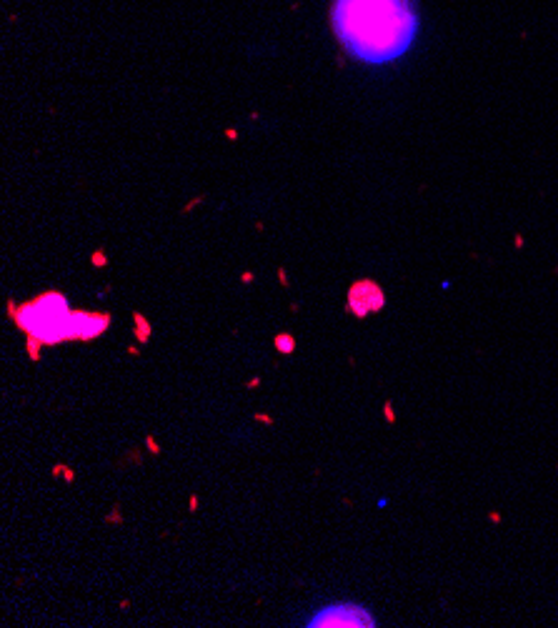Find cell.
<instances>
[{
    "mask_svg": "<svg viewBox=\"0 0 558 628\" xmlns=\"http://www.w3.org/2000/svg\"><path fill=\"white\" fill-rule=\"evenodd\" d=\"M16 323L31 336V343L56 346L73 341V313L61 293H43L16 311Z\"/></svg>",
    "mask_w": 558,
    "mask_h": 628,
    "instance_id": "2",
    "label": "cell"
},
{
    "mask_svg": "<svg viewBox=\"0 0 558 628\" xmlns=\"http://www.w3.org/2000/svg\"><path fill=\"white\" fill-rule=\"evenodd\" d=\"M348 301H351L353 313H358V316H366V313L378 311V308L383 306V293H381V288L373 286L371 281H363V283H356V286L351 288V296H348Z\"/></svg>",
    "mask_w": 558,
    "mask_h": 628,
    "instance_id": "4",
    "label": "cell"
},
{
    "mask_svg": "<svg viewBox=\"0 0 558 628\" xmlns=\"http://www.w3.org/2000/svg\"><path fill=\"white\" fill-rule=\"evenodd\" d=\"M291 343H293V338H291V336H281V338H278V348H281L283 353L291 351V348H293Z\"/></svg>",
    "mask_w": 558,
    "mask_h": 628,
    "instance_id": "6",
    "label": "cell"
},
{
    "mask_svg": "<svg viewBox=\"0 0 558 628\" xmlns=\"http://www.w3.org/2000/svg\"><path fill=\"white\" fill-rule=\"evenodd\" d=\"M331 23L341 46L371 66L401 58L418 31L413 0H336Z\"/></svg>",
    "mask_w": 558,
    "mask_h": 628,
    "instance_id": "1",
    "label": "cell"
},
{
    "mask_svg": "<svg viewBox=\"0 0 558 628\" xmlns=\"http://www.w3.org/2000/svg\"><path fill=\"white\" fill-rule=\"evenodd\" d=\"M308 626L313 628H346V626H376L373 616L368 611H363L361 606H351V603H336V606L323 608L318 616L311 618Z\"/></svg>",
    "mask_w": 558,
    "mask_h": 628,
    "instance_id": "3",
    "label": "cell"
},
{
    "mask_svg": "<svg viewBox=\"0 0 558 628\" xmlns=\"http://www.w3.org/2000/svg\"><path fill=\"white\" fill-rule=\"evenodd\" d=\"M108 321L111 318L103 316V313H73V341H91V338L101 336L108 328Z\"/></svg>",
    "mask_w": 558,
    "mask_h": 628,
    "instance_id": "5",
    "label": "cell"
}]
</instances>
